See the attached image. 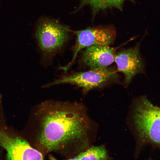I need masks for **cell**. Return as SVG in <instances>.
Here are the masks:
<instances>
[{"mask_svg":"<svg viewBox=\"0 0 160 160\" xmlns=\"http://www.w3.org/2000/svg\"><path fill=\"white\" fill-rule=\"evenodd\" d=\"M32 116L28 131L34 133L47 152L79 153L89 147L91 124L81 103L46 101L36 107Z\"/></svg>","mask_w":160,"mask_h":160,"instance_id":"cell-1","label":"cell"},{"mask_svg":"<svg viewBox=\"0 0 160 160\" xmlns=\"http://www.w3.org/2000/svg\"><path fill=\"white\" fill-rule=\"evenodd\" d=\"M132 120L137 135L135 155L147 145L160 148V109L146 97H140L136 103Z\"/></svg>","mask_w":160,"mask_h":160,"instance_id":"cell-2","label":"cell"},{"mask_svg":"<svg viewBox=\"0 0 160 160\" xmlns=\"http://www.w3.org/2000/svg\"><path fill=\"white\" fill-rule=\"evenodd\" d=\"M117 76L115 70L112 68L91 69L86 71L63 76L45 86L49 87L62 84H71L81 88L83 93L85 94L92 89L103 87L115 81Z\"/></svg>","mask_w":160,"mask_h":160,"instance_id":"cell-3","label":"cell"},{"mask_svg":"<svg viewBox=\"0 0 160 160\" xmlns=\"http://www.w3.org/2000/svg\"><path fill=\"white\" fill-rule=\"evenodd\" d=\"M15 132L0 121V145L6 150L8 160H44L40 152Z\"/></svg>","mask_w":160,"mask_h":160,"instance_id":"cell-4","label":"cell"},{"mask_svg":"<svg viewBox=\"0 0 160 160\" xmlns=\"http://www.w3.org/2000/svg\"><path fill=\"white\" fill-rule=\"evenodd\" d=\"M69 31L56 20L41 21L37 27L36 36L43 52L52 55L60 50L68 40Z\"/></svg>","mask_w":160,"mask_h":160,"instance_id":"cell-5","label":"cell"},{"mask_svg":"<svg viewBox=\"0 0 160 160\" xmlns=\"http://www.w3.org/2000/svg\"><path fill=\"white\" fill-rule=\"evenodd\" d=\"M77 41L72 60L61 68L66 71L72 65L78 52L83 48L94 45L109 46L113 41L116 33L111 27L94 28L74 31Z\"/></svg>","mask_w":160,"mask_h":160,"instance_id":"cell-6","label":"cell"},{"mask_svg":"<svg viewBox=\"0 0 160 160\" xmlns=\"http://www.w3.org/2000/svg\"><path fill=\"white\" fill-rule=\"evenodd\" d=\"M114 61L118 70L124 74L127 84L130 83L135 75L143 70L144 64L138 46L118 52L115 55Z\"/></svg>","mask_w":160,"mask_h":160,"instance_id":"cell-7","label":"cell"},{"mask_svg":"<svg viewBox=\"0 0 160 160\" xmlns=\"http://www.w3.org/2000/svg\"><path fill=\"white\" fill-rule=\"evenodd\" d=\"M117 48L103 45L87 47L83 52L82 61L91 69L106 68L114 61L115 53Z\"/></svg>","mask_w":160,"mask_h":160,"instance_id":"cell-8","label":"cell"},{"mask_svg":"<svg viewBox=\"0 0 160 160\" xmlns=\"http://www.w3.org/2000/svg\"><path fill=\"white\" fill-rule=\"evenodd\" d=\"M80 160H110L105 147L103 145L89 147L76 156Z\"/></svg>","mask_w":160,"mask_h":160,"instance_id":"cell-9","label":"cell"},{"mask_svg":"<svg viewBox=\"0 0 160 160\" xmlns=\"http://www.w3.org/2000/svg\"><path fill=\"white\" fill-rule=\"evenodd\" d=\"M84 4L91 5L94 10L111 7L121 9L124 1L127 0H82Z\"/></svg>","mask_w":160,"mask_h":160,"instance_id":"cell-10","label":"cell"},{"mask_svg":"<svg viewBox=\"0 0 160 160\" xmlns=\"http://www.w3.org/2000/svg\"><path fill=\"white\" fill-rule=\"evenodd\" d=\"M49 158L50 160H58L57 159H55L54 157L52 156H50L49 157ZM67 160H80L76 156L74 157L73 158L71 159Z\"/></svg>","mask_w":160,"mask_h":160,"instance_id":"cell-11","label":"cell"},{"mask_svg":"<svg viewBox=\"0 0 160 160\" xmlns=\"http://www.w3.org/2000/svg\"><path fill=\"white\" fill-rule=\"evenodd\" d=\"M148 160H151L150 159Z\"/></svg>","mask_w":160,"mask_h":160,"instance_id":"cell-12","label":"cell"}]
</instances>
